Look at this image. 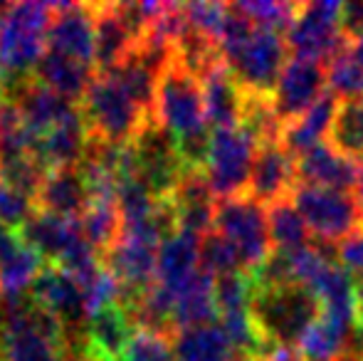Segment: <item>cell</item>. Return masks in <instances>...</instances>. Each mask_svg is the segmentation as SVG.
<instances>
[{
  "instance_id": "cell-34",
  "label": "cell",
  "mask_w": 363,
  "mask_h": 361,
  "mask_svg": "<svg viewBox=\"0 0 363 361\" xmlns=\"http://www.w3.org/2000/svg\"><path fill=\"white\" fill-rule=\"evenodd\" d=\"M346 50H349V48H346ZM326 82L331 84V89H329L331 94L341 96V99L363 96V67L349 57V52H341L339 57L329 62Z\"/></svg>"
},
{
  "instance_id": "cell-24",
  "label": "cell",
  "mask_w": 363,
  "mask_h": 361,
  "mask_svg": "<svg viewBox=\"0 0 363 361\" xmlns=\"http://www.w3.org/2000/svg\"><path fill=\"white\" fill-rule=\"evenodd\" d=\"M89 134L84 121L72 119L62 126H55L52 131L43 134L33 141V154L43 161L48 169H62V166H79L84 159Z\"/></svg>"
},
{
  "instance_id": "cell-30",
  "label": "cell",
  "mask_w": 363,
  "mask_h": 361,
  "mask_svg": "<svg viewBox=\"0 0 363 361\" xmlns=\"http://www.w3.org/2000/svg\"><path fill=\"white\" fill-rule=\"evenodd\" d=\"M296 5L299 3H277V0H242V3H233L230 8L247 18L255 28H267L284 33L289 30L291 20L296 15Z\"/></svg>"
},
{
  "instance_id": "cell-28",
  "label": "cell",
  "mask_w": 363,
  "mask_h": 361,
  "mask_svg": "<svg viewBox=\"0 0 363 361\" xmlns=\"http://www.w3.org/2000/svg\"><path fill=\"white\" fill-rule=\"evenodd\" d=\"M79 228H82L84 240L94 248L96 255L104 257L121 233V218H119L116 201L89 198L86 211L82 213V218H79Z\"/></svg>"
},
{
  "instance_id": "cell-14",
  "label": "cell",
  "mask_w": 363,
  "mask_h": 361,
  "mask_svg": "<svg viewBox=\"0 0 363 361\" xmlns=\"http://www.w3.org/2000/svg\"><path fill=\"white\" fill-rule=\"evenodd\" d=\"M296 186V164L294 154H289L282 141L259 144L255 151L252 171H250L247 196L259 206L289 198Z\"/></svg>"
},
{
  "instance_id": "cell-17",
  "label": "cell",
  "mask_w": 363,
  "mask_h": 361,
  "mask_svg": "<svg viewBox=\"0 0 363 361\" xmlns=\"http://www.w3.org/2000/svg\"><path fill=\"white\" fill-rule=\"evenodd\" d=\"M94 15V70L109 72L136 48L134 33L126 25L119 3H91Z\"/></svg>"
},
{
  "instance_id": "cell-36",
  "label": "cell",
  "mask_w": 363,
  "mask_h": 361,
  "mask_svg": "<svg viewBox=\"0 0 363 361\" xmlns=\"http://www.w3.org/2000/svg\"><path fill=\"white\" fill-rule=\"evenodd\" d=\"M334 252L346 272L349 274L354 272V274H361L363 277V226L359 231L351 233L349 238H344V240L336 245Z\"/></svg>"
},
{
  "instance_id": "cell-21",
  "label": "cell",
  "mask_w": 363,
  "mask_h": 361,
  "mask_svg": "<svg viewBox=\"0 0 363 361\" xmlns=\"http://www.w3.org/2000/svg\"><path fill=\"white\" fill-rule=\"evenodd\" d=\"M94 67H89V65L77 62V60L67 57L62 52H55V50H45V55L40 57L38 67L33 72V79L43 84V87L52 89L55 94L79 104V99L89 89L91 79H94Z\"/></svg>"
},
{
  "instance_id": "cell-41",
  "label": "cell",
  "mask_w": 363,
  "mask_h": 361,
  "mask_svg": "<svg viewBox=\"0 0 363 361\" xmlns=\"http://www.w3.org/2000/svg\"><path fill=\"white\" fill-rule=\"evenodd\" d=\"M356 198H359V206L363 211V166H361V174H359V183H356Z\"/></svg>"
},
{
  "instance_id": "cell-42",
  "label": "cell",
  "mask_w": 363,
  "mask_h": 361,
  "mask_svg": "<svg viewBox=\"0 0 363 361\" xmlns=\"http://www.w3.org/2000/svg\"><path fill=\"white\" fill-rule=\"evenodd\" d=\"M65 361H86L84 357H82V352H79V349H69V352H67V357H65Z\"/></svg>"
},
{
  "instance_id": "cell-10",
  "label": "cell",
  "mask_w": 363,
  "mask_h": 361,
  "mask_svg": "<svg viewBox=\"0 0 363 361\" xmlns=\"http://www.w3.org/2000/svg\"><path fill=\"white\" fill-rule=\"evenodd\" d=\"M30 297L35 299V304L48 309L62 324L69 342H74V339H79L84 334V324L86 317H89L86 314L84 292H82L74 274L65 270L62 265L48 262L43 267V272L38 274V279L33 282V287H30Z\"/></svg>"
},
{
  "instance_id": "cell-6",
  "label": "cell",
  "mask_w": 363,
  "mask_h": 361,
  "mask_svg": "<svg viewBox=\"0 0 363 361\" xmlns=\"http://www.w3.org/2000/svg\"><path fill=\"white\" fill-rule=\"evenodd\" d=\"M339 0H311L296 5V15L287 30V50L294 60L331 62L349 48V38L341 30Z\"/></svg>"
},
{
  "instance_id": "cell-37",
  "label": "cell",
  "mask_w": 363,
  "mask_h": 361,
  "mask_svg": "<svg viewBox=\"0 0 363 361\" xmlns=\"http://www.w3.org/2000/svg\"><path fill=\"white\" fill-rule=\"evenodd\" d=\"M344 35L351 40L363 35V0H354V3H344L341 8V20H339Z\"/></svg>"
},
{
  "instance_id": "cell-16",
  "label": "cell",
  "mask_w": 363,
  "mask_h": 361,
  "mask_svg": "<svg viewBox=\"0 0 363 361\" xmlns=\"http://www.w3.org/2000/svg\"><path fill=\"white\" fill-rule=\"evenodd\" d=\"M89 203V188L79 166L50 169L33 198V208L60 218L79 221Z\"/></svg>"
},
{
  "instance_id": "cell-4",
  "label": "cell",
  "mask_w": 363,
  "mask_h": 361,
  "mask_svg": "<svg viewBox=\"0 0 363 361\" xmlns=\"http://www.w3.org/2000/svg\"><path fill=\"white\" fill-rule=\"evenodd\" d=\"M79 111L89 139L106 144H131L151 121L114 77L101 72L94 74L89 89L79 99Z\"/></svg>"
},
{
  "instance_id": "cell-20",
  "label": "cell",
  "mask_w": 363,
  "mask_h": 361,
  "mask_svg": "<svg viewBox=\"0 0 363 361\" xmlns=\"http://www.w3.org/2000/svg\"><path fill=\"white\" fill-rule=\"evenodd\" d=\"M198 252H201V238L191 233L176 231L161 240L156 260V284L166 289L168 297L201 270Z\"/></svg>"
},
{
  "instance_id": "cell-8",
  "label": "cell",
  "mask_w": 363,
  "mask_h": 361,
  "mask_svg": "<svg viewBox=\"0 0 363 361\" xmlns=\"http://www.w3.org/2000/svg\"><path fill=\"white\" fill-rule=\"evenodd\" d=\"M255 151H257V141L242 126L213 129L203 174L218 201L247 193Z\"/></svg>"
},
{
  "instance_id": "cell-11",
  "label": "cell",
  "mask_w": 363,
  "mask_h": 361,
  "mask_svg": "<svg viewBox=\"0 0 363 361\" xmlns=\"http://www.w3.org/2000/svg\"><path fill=\"white\" fill-rule=\"evenodd\" d=\"M5 91H8L15 111H18L25 131H28L33 141L48 134V131H52L55 126H62L82 116L79 104L55 94L52 89L43 87L33 77L10 84V87H5Z\"/></svg>"
},
{
  "instance_id": "cell-22",
  "label": "cell",
  "mask_w": 363,
  "mask_h": 361,
  "mask_svg": "<svg viewBox=\"0 0 363 361\" xmlns=\"http://www.w3.org/2000/svg\"><path fill=\"white\" fill-rule=\"evenodd\" d=\"M176 361H238L240 352L233 347L220 324L176 329L171 334Z\"/></svg>"
},
{
  "instance_id": "cell-27",
  "label": "cell",
  "mask_w": 363,
  "mask_h": 361,
  "mask_svg": "<svg viewBox=\"0 0 363 361\" xmlns=\"http://www.w3.org/2000/svg\"><path fill=\"white\" fill-rule=\"evenodd\" d=\"M326 144L346 159H363V96L336 101Z\"/></svg>"
},
{
  "instance_id": "cell-5",
  "label": "cell",
  "mask_w": 363,
  "mask_h": 361,
  "mask_svg": "<svg viewBox=\"0 0 363 361\" xmlns=\"http://www.w3.org/2000/svg\"><path fill=\"white\" fill-rule=\"evenodd\" d=\"M289 201L294 203L304 226L309 228V235H314L321 245L341 243L363 226L359 198L349 191L296 183Z\"/></svg>"
},
{
  "instance_id": "cell-39",
  "label": "cell",
  "mask_w": 363,
  "mask_h": 361,
  "mask_svg": "<svg viewBox=\"0 0 363 361\" xmlns=\"http://www.w3.org/2000/svg\"><path fill=\"white\" fill-rule=\"evenodd\" d=\"M346 52H349V57L354 60V62H359L363 67V35H361V38H356V40H351Z\"/></svg>"
},
{
  "instance_id": "cell-19",
  "label": "cell",
  "mask_w": 363,
  "mask_h": 361,
  "mask_svg": "<svg viewBox=\"0 0 363 361\" xmlns=\"http://www.w3.org/2000/svg\"><path fill=\"white\" fill-rule=\"evenodd\" d=\"M294 164H296V179L301 183L336 188V191H351L359 183V174H361L359 161L341 156L326 141L306 149L304 154L294 156Z\"/></svg>"
},
{
  "instance_id": "cell-43",
  "label": "cell",
  "mask_w": 363,
  "mask_h": 361,
  "mask_svg": "<svg viewBox=\"0 0 363 361\" xmlns=\"http://www.w3.org/2000/svg\"><path fill=\"white\" fill-rule=\"evenodd\" d=\"M341 361H361V357H359V354H351V352H349Z\"/></svg>"
},
{
  "instance_id": "cell-7",
  "label": "cell",
  "mask_w": 363,
  "mask_h": 361,
  "mask_svg": "<svg viewBox=\"0 0 363 361\" xmlns=\"http://www.w3.org/2000/svg\"><path fill=\"white\" fill-rule=\"evenodd\" d=\"M216 233L225 238L235 248L240 265L247 272L257 270L269 255H272V238H269L267 213L257 201L245 193L238 198L216 201V218H213Z\"/></svg>"
},
{
  "instance_id": "cell-15",
  "label": "cell",
  "mask_w": 363,
  "mask_h": 361,
  "mask_svg": "<svg viewBox=\"0 0 363 361\" xmlns=\"http://www.w3.org/2000/svg\"><path fill=\"white\" fill-rule=\"evenodd\" d=\"M45 265V257L25 240L20 228L0 223V297H23Z\"/></svg>"
},
{
  "instance_id": "cell-1",
  "label": "cell",
  "mask_w": 363,
  "mask_h": 361,
  "mask_svg": "<svg viewBox=\"0 0 363 361\" xmlns=\"http://www.w3.org/2000/svg\"><path fill=\"white\" fill-rule=\"evenodd\" d=\"M153 119L173 136L183 169L203 171L211 149V124L203 106L201 79L176 57V52L158 77Z\"/></svg>"
},
{
  "instance_id": "cell-23",
  "label": "cell",
  "mask_w": 363,
  "mask_h": 361,
  "mask_svg": "<svg viewBox=\"0 0 363 361\" xmlns=\"http://www.w3.org/2000/svg\"><path fill=\"white\" fill-rule=\"evenodd\" d=\"M213 284H216V279L211 274L198 270L178 292L171 294L173 327L186 329V327H201V324H213V319L218 317Z\"/></svg>"
},
{
  "instance_id": "cell-32",
  "label": "cell",
  "mask_w": 363,
  "mask_h": 361,
  "mask_svg": "<svg viewBox=\"0 0 363 361\" xmlns=\"http://www.w3.org/2000/svg\"><path fill=\"white\" fill-rule=\"evenodd\" d=\"M213 294H216L218 314L245 312V309H250V299H252V279H250L247 272L216 277Z\"/></svg>"
},
{
  "instance_id": "cell-40",
  "label": "cell",
  "mask_w": 363,
  "mask_h": 361,
  "mask_svg": "<svg viewBox=\"0 0 363 361\" xmlns=\"http://www.w3.org/2000/svg\"><path fill=\"white\" fill-rule=\"evenodd\" d=\"M356 329L363 334V282L356 284Z\"/></svg>"
},
{
  "instance_id": "cell-26",
  "label": "cell",
  "mask_w": 363,
  "mask_h": 361,
  "mask_svg": "<svg viewBox=\"0 0 363 361\" xmlns=\"http://www.w3.org/2000/svg\"><path fill=\"white\" fill-rule=\"evenodd\" d=\"M336 111V96L331 91H324L299 119L284 124L282 129V144L287 146L289 154L299 156L306 149L321 144L324 136H329V126Z\"/></svg>"
},
{
  "instance_id": "cell-31",
  "label": "cell",
  "mask_w": 363,
  "mask_h": 361,
  "mask_svg": "<svg viewBox=\"0 0 363 361\" xmlns=\"http://www.w3.org/2000/svg\"><path fill=\"white\" fill-rule=\"evenodd\" d=\"M198 260H201V270L211 274L213 279L225 277V274L242 272V265H240V257H238V252H235V248L216 231H211L208 235L201 238Z\"/></svg>"
},
{
  "instance_id": "cell-12",
  "label": "cell",
  "mask_w": 363,
  "mask_h": 361,
  "mask_svg": "<svg viewBox=\"0 0 363 361\" xmlns=\"http://www.w3.org/2000/svg\"><path fill=\"white\" fill-rule=\"evenodd\" d=\"M324 84H326L324 65L291 57L282 67L277 84L272 89V106L277 111L279 121L289 124V121L299 119L324 94Z\"/></svg>"
},
{
  "instance_id": "cell-38",
  "label": "cell",
  "mask_w": 363,
  "mask_h": 361,
  "mask_svg": "<svg viewBox=\"0 0 363 361\" xmlns=\"http://www.w3.org/2000/svg\"><path fill=\"white\" fill-rule=\"evenodd\" d=\"M262 361H301V357L294 347H272L262 357Z\"/></svg>"
},
{
  "instance_id": "cell-35",
  "label": "cell",
  "mask_w": 363,
  "mask_h": 361,
  "mask_svg": "<svg viewBox=\"0 0 363 361\" xmlns=\"http://www.w3.org/2000/svg\"><path fill=\"white\" fill-rule=\"evenodd\" d=\"M121 361H176V354L168 337L146 332V329H134Z\"/></svg>"
},
{
  "instance_id": "cell-2",
  "label": "cell",
  "mask_w": 363,
  "mask_h": 361,
  "mask_svg": "<svg viewBox=\"0 0 363 361\" xmlns=\"http://www.w3.org/2000/svg\"><path fill=\"white\" fill-rule=\"evenodd\" d=\"M52 3H10L0 13V82L33 77L48 50Z\"/></svg>"
},
{
  "instance_id": "cell-33",
  "label": "cell",
  "mask_w": 363,
  "mask_h": 361,
  "mask_svg": "<svg viewBox=\"0 0 363 361\" xmlns=\"http://www.w3.org/2000/svg\"><path fill=\"white\" fill-rule=\"evenodd\" d=\"M183 13H186V20L191 25V30L201 38L211 40L213 45L218 48V38L225 28V20H228L230 8L223 3H188L183 5Z\"/></svg>"
},
{
  "instance_id": "cell-13",
  "label": "cell",
  "mask_w": 363,
  "mask_h": 361,
  "mask_svg": "<svg viewBox=\"0 0 363 361\" xmlns=\"http://www.w3.org/2000/svg\"><path fill=\"white\" fill-rule=\"evenodd\" d=\"M48 50L94 67V15L91 3H52ZM96 72V70H94Z\"/></svg>"
},
{
  "instance_id": "cell-3",
  "label": "cell",
  "mask_w": 363,
  "mask_h": 361,
  "mask_svg": "<svg viewBox=\"0 0 363 361\" xmlns=\"http://www.w3.org/2000/svg\"><path fill=\"white\" fill-rule=\"evenodd\" d=\"M250 314L269 347H296L301 334L319 319L321 304L304 284L252 287Z\"/></svg>"
},
{
  "instance_id": "cell-9",
  "label": "cell",
  "mask_w": 363,
  "mask_h": 361,
  "mask_svg": "<svg viewBox=\"0 0 363 361\" xmlns=\"http://www.w3.org/2000/svg\"><path fill=\"white\" fill-rule=\"evenodd\" d=\"M287 40H282V33L255 28L228 67L245 91L272 96L279 72L287 65Z\"/></svg>"
},
{
  "instance_id": "cell-25",
  "label": "cell",
  "mask_w": 363,
  "mask_h": 361,
  "mask_svg": "<svg viewBox=\"0 0 363 361\" xmlns=\"http://www.w3.org/2000/svg\"><path fill=\"white\" fill-rule=\"evenodd\" d=\"M354 329L356 327L319 314V319L299 337L294 349L299 352L301 361H341L349 354Z\"/></svg>"
},
{
  "instance_id": "cell-18",
  "label": "cell",
  "mask_w": 363,
  "mask_h": 361,
  "mask_svg": "<svg viewBox=\"0 0 363 361\" xmlns=\"http://www.w3.org/2000/svg\"><path fill=\"white\" fill-rule=\"evenodd\" d=\"M203 89V106H206L208 124L213 129H233L240 126V114H242L245 89L230 72L228 65L220 60L213 67H208L201 74Z\"/></svg>"
},
{
  "instance_id": "cell-29",
  "label": "cell",
  "mask_w": 363,
  "mask_h": 361,
  "mask_svg": "<svg viewBox=\"0 0 363 361\" xmlns=\"http://www.w3.org/2000/svg\"><path fill=\"white\" fill-rule=\"evenodd\" d=\"M269 223V238H272V248L282 252H291L296 248L309 245V228L304 226L299 211L289 198L272 203L267 211Z\"/></svg>"
}]
</instances>
